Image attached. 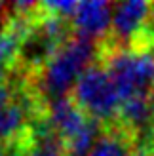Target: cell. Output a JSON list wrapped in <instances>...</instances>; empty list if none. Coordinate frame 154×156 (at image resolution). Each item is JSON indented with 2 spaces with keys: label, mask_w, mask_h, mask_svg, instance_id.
I'll return each mask as SVG.
<instances>
[{
  "label": "cell",
  "mask_w": 154,
  "mask_h": 156,
  "mask_svg": "<svg viewBox=\"0 0 154 156\" xmlns=\"http://www.w3.org/2000/svg\"><path fill=\"white\" fill-rule=\"evenodd\" d=\"M147 44H149V48L154 46V13H152V19H150L149 29H147Z\"/></svg>",
  "instance_id": "15"
},
{
  "label": "cell",
  "mask_w": 154,
  "mask_h": 156,
  "mask_svg": "<svg viewBox=\"0 0 154 156\" xmlns=\"http://www.w3.org/2000/svg\"><path fill=\"white\" fill-rule=\"evenodd\" d=\"M72 99L89 118L103 122L105 126L116 120L122 105V97L116 86L101 63H95L84 71L74 86Z\"/></svg>",
  "instance_id": "3"
},
{
  "label": "cell",
  "mask_w": 154,
  "mask_h": 156,
  "mask_svg": "<svg viewBox=\"0 0 154 156\" xmlns=\"http://www.w3.org/2000/svg\"><path fill=\"white\" fill-rule=\"evenodd\" d=\"M46 118L50 126L57 131V135L63 139V143H67L86 126L89 116L74 103L72 97H61L46 105Z\"/></svg>",
  "instance_id": "6"
},
{
  "label": "cell",
  "mask_w": 154,
  "mask_h": 156,
  "mask_svg": "<svg viewBox=\"0 0 154 156\" xmlns=\"http://www.w3.org/2000/svg\"><path fill=\"white\" fill-rule=\"evenodd\" d=\"M150 101H152V107H154V91L150 93Z\"/></svg>",
  "instance_id": "17"
},
{
  "label": "cell",
  "mask_w": 154,
  "mask_h": 156,
  "mask_svg": "<svg viewBox=\"0 0 154 156\" xmlns=\"http://www.w3.org/2000/svg\"><path fill=\"white\" fill-rule=\"evenodd\" d=\"M21 42H23V34L12 29L10 25L6 27V30L0 33V63L6 65L8 69H12V71L17 65Z\"/></svg>",
  "instance_id": "12"
},
{
  "label": "cell",
  "mask_w": 154,
  "mask_h": 156,
  "mask_svg": "<svg viewBox=\"0 0 154 156\" xmlns=\"http://www.w3.org/2000/svg\"><path fill=\"white\" fill-rule=\"evenodd\" d=\"M116 124L124 128L128 133L141 135L147 133L154 126V107L150 95L149 97H131L122 101L120 111L116 116Z\"/></svg>",
  "instance_id": "8"
},
{
  "label": "cell",
  "mask_w": 154,
  "mask_h": 156,
  "mask_svg": "<svg viewBox=\"0 0 154 156\" xmlns=\"http://www.w3.org/2000/svg\"><path fill=\"white\" fill-rule=\"evenodd\" d=\"M29 128V118L23 108L13 101L12 88L0 86V141H12L23 135Z\"/></svg>",
  "instance_id": "9"
},
{
  "label": "cell",
  "mask_w": 154,
  "mask_h": 156,
  "mask_svg": "<svg viewBox=\"0 0 154 156\" xmlns=\"http://www.w3.org/2000/svg\"><path fill=\"white\" fill-rule=\"evenodd\" d=\"M97 57H101L99 42L74 34L53 53V57L44 65L42 71L30 76L29 80L46 103H50L53 99L67 97V93L74 90L84 71L95 65Z\"/></svg>",
  "instance_id": "1"
},
{
  "label": "cell",
  "mask_w": 154,
  "mask_h": 156,
  "mask_svg": "<svg viewBox=\"0 0 154 156\" xmlns=\"http://www.w3.org/2000/svg\"><path fill=\"white\" fill-rule=\"evenodd\" d=\"M112 12H114V4L105 2V0L78 2L76 13L71 21L74 34L99 42L101 38L107 36V33H109V29L112 25Z\"/></svg>",
  "instance_id": "5"
},
{
  "label": "cell",
  "mask_w": 154,
  "mask_h": 156,
  "mask_svg": "<svg viewBox=\"0 0 154 156\" xmlns=\"http://www.w3.org/2000/svg\"><path fill=\"white\" fill-rule=\"evenodd\" d=\"M23 156H68L63 139L50 126L46 116L29 124L27 147Z\"/></svg>",
  "instance_id": "7"
},
{
  "label": "cell",
  "mask_w": 154,
  "mask_h": 156,
  "mask_svg": "<svg viewBox=\"0 0 154 156\" xmlns=\"http://www.w3.org/2000/svg\"><path fill=\"white\" fill-rule=\"evenodd\" d=\"M88 156H135L133 135L120 128L116 120L105 126L103 135Z\"/></svg>",
  "instance_id": "10"
},
{
  "label": "cell",
  "mask_w": 154,
  "mask_h": 156,
  "mask_svg": "<svg viewBox=\"0 0 154 156\" xmlns=\"http://www.w3.org/2000/svg\"><path fill=\"white\" fill-rule=\"evenodd\" d=\"M154 13L152 2H118L114 4L110 38L105 44L116 48H149L147 29ZM150 50V48H149Z\"/></svg>",
  "instance_id": "4"
},
{
  "label": "cell",
  "mask_w": 154,
  "mask_h": 156,
  "mask_svg": "<svg viewBox=\"0 0 154 156\" xmlns=\"http://www.w3.org/2000/svg\"><path fill=\"white\" fill-rule=\"evenodd\" d=\"M103 67L110 74L122 101L149 97L154 91V51L149 48H116L105 44Z\"/></svg>",
  "instance_id": "2"
},
{
  "label": "cell",
  "mask_w": 154,
  "mask_h": 156,
  "mask_svg": "<svg viewBox=\"0 0 154 156\" xmlns=\"http://www.w3.org/2000/svg\"><path fill=\"white\" fill-rule=\"evenodd\" d=\"M42 10L50 15H55V17L72 21L76 8H78V2H71V0H51V2H42Z\"/></svg>",
  "instance_id": "13"
},
{
  "label": "cell",
  "mask_w": 154,
  "mask_h": 156,
  "mask_svg": "<svg viewBox=\"0 0 154 156\" xmlns=\"http://www.w3.org/2000/svg\"><path fill=\"white\" fill-rule=\"evenodd\" d=\"M103 131H105L103 122L89 118L86 122V126H84L71 141L65 143L67 154L68 156H88L91 152V149L95 147V143L99 141V137L103 135Z\"/></svg>",
  "instance_id": "11"
},
{
  "label": "cell",
  "mask_w": 154,
  "mask_h": 156,
  "mask_svg": "<svg viewBox=\"0 0 154 156\" xmlns=\"http://www.w3.org/2000/svg\"><path fill=\"white\" fill-rule=\"evenodd\" d=\"M8 23H10V15H8V8H6V4H2V2H0V33H2V30H6Z\"/></svg>",
  "instance_id": "14"
},
{
  "label": "cell",
  "mask_w": 154,
  "mask_h": 156,
  "mask_svg": "<svg viewBox=\"0 0 154 156\" xmlns=\"http://www.w3.org/2000/svg\"><path fill=\"white\" fill-rule=\"evenodd\" d=\"M149 151H150V154L154 156V126H152L150 133H149Z\"/></svg>",
  "instance_id": "16"
}]
</instances>
